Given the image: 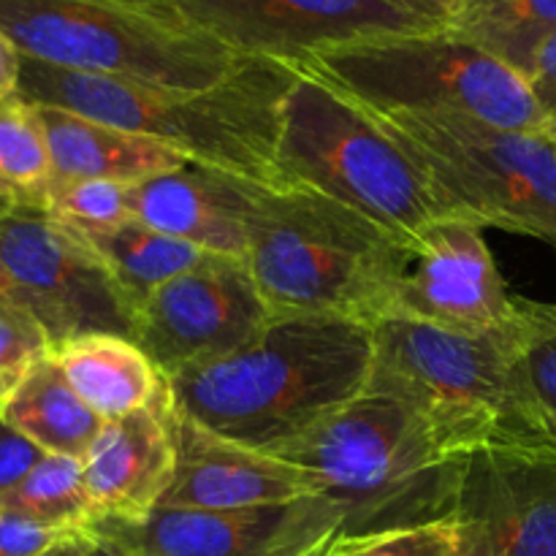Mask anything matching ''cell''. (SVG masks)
I'll use <instances>...</instances> for the list:
<instances>
[{"label":"cell","instance_id":"cell-1","mask_svg":"<svg viewBox=\"0 0 556 556\" xmlns=\"http://www.w3.org/2000/svg\"><path fill=\"white\" fill-rule=\"evenodd\" d=\"M369 375L372 326L271 315L248 345L166 378V389L182 416L269 454L358 400Z\"/></svg>","mask_w":556,"mask_h":556},{"label":"cell","instance_id":"cell-2","mask_svg":"<svg viewBox=\"0 0 556 556\" xmlns=\"http://www.w3.org/2000/svg\"><path fill=\"white\" fill-rule=\"evenodd\" d=\"M296 65L250 58L212 87H163L85 74L22 58L16 96L172 147L188 163L264 188H282L277 163L280 101Z\"/></svg>","mask_w":556,"mask_h":556},{"label":"cell","instance_id":"cell-3","mask_svg":"<svg viewBox=\"0 0 556 556\" xmlns=\"http://www.w3.org/2000/svg\"><path fill=\"white\" fill-rule=\"evenodd\" d=\"M269 454L313 478L348 538L454 521L467 465L418 413L372 391Z\"/></svg>","mask_w":556,"mask_h":556},{"label":"cell","instance_id":"cell-4","mask_svg":"<svg viewBox=\"0 0 556 556\" xmlns=\"http://www.w3.org/2000/svg\"><path fill=\"white\" fill-rule=\"evenodd\" d=\"M413 248L299 185L261 188L244 264L271 315L391 318Z\"/></svg>","mask_w":556,"mask_h":556},{"label":"cell","instance_id":"cell-5","mask_svg":"<svg viewBox=\"0 0 556 556\" xmlns=\"http://www.w3.org/2000/svg\"><path fill=\"white\" fill-rule=\"evenodd\" d=\"M277 163L288 185L348 206L410 248L432 223L454 217L367 109L302 68L280 101Z\"/></svg>","mask_w":556,"mask_h":556},{"label":"cell","instance_id":"cell-6","mask_svg":"<svg viewBox=\"0 0 556 556\" xmlns=\"http://www.w3.org/2000/svg\"><path fill=\"white\" fill-rule=\"evenodd\" d=\"M296 68L375 112L465 117L505 130H546L521 74L451 27L362 38L309 54Z\"/></svg>","mask_w":556,"mask_h":556},{"label":"cell","instance_id":"cell-7","mask_svg":"<svg viewBox=\"0 0 556 556\" xmlns=\"http://www.w3.org/2000/svg\"><path fill=\"white\" fill-rule=\"evenodd\" d=\"M0 33L22 58L163 87H212L242 58L163 9L128 0H0Z\"/></svg>","mask_w":556,"mask_h":556},{"label":"cell","instance_id":"cell-8","mask_svg":"<svg viewBox=\"0 0 556 556\" xmlns=\"http://www.w3.org/2000/svg\"><path fill=\"white\" fill-rule=\"evenodd\" d=\"M367 391L410 407L462 456L519 448L525 440L508 326L476 337L405 318L378 320Z\"/></svg>","mask_w":556,"mask_h":556},{"label":"cell","instance_id":"cell-9","mask_svg":"<svg viewBox=\"0 0 556 556\" xmlns=\"http://www.w3.org/2000/svg\"><path fill=\"white\" fill-rule=\"evenodd\" d=\"M367 112L421 168L448 215L532 237L556 253V147L546 130H505L438 114Z\"/></svg>","mask_w":556,"mask_h":556},{"label":"cell","instance_id":"cell-10","mask_svg":"<svg viewBox=\"0 0 556 556\" xmlns=\"http://www.w3.org/2000/svg\"><path fill=\"white\" fill-rule=\"evenodd\" d=\"M0 255L20 304L43 326L52 348L87 334L134 340V307L76 228L41 210H14L0 217Z\"/></svg>","mask_w":556,"mask_h":556},{"label":"cell","instance_id":"cell-11","mask_svg":"<svg viewBox=\"0 0 556 556\" xmlns=\"http://www.w3.org/2000/svg\"><path fill=\"white\" fill-rule=\"evenodd\" d=\"M242 58L299 65L362 38L448 27L405 0H155Z\"/></svg>","mask_w":556,"mask_h":556},{"label":"cell","instance_id":"cell-12","mask_svg":"<svg viewBox=\"0 0 556 556\" xmlns=\"http://www.w3.org/2000/svg\"><path fill=\"white\" fill-rule=\"evenodd\" d=\"M269 320L271 313L248 264L210 255L136 307L134 340L163 378H174L239 351Z\"/></svg>","mask_w":556,"mask_h":556},{"label":"cell","instance_id":"cell-13","mask_svg":"<svg viewBox=\"0 0 556 556\" xmlns=\"http://www.w3.org/2000/svg\"><path fill=\"white\" fill-rule=\"evenodd\" d=\"M98 538L134 556H315L342 535L326 497L237 510L155 508L147 519L98 521Z\"/></svg>","mask_w":556,"mask_h":556},{"label":"cell","instance_id":"cell-14","mask_svg":"<svg viewBox=\"0 0 556 556\" xmlns=\"http://www.w3.org/2000/svg\"><path fill=\"white\" fill-rule=\"evenodd\" d=\"M456 556H556V459L521 448L467 456Z\"/></svg>","mask_w":556,"mask_h":556},{"label":"cell","instance_id":"cell-15","mask_svg":"<svg viewBox=\"0 0 556 556\" xmlns=\"http://www.w3.org/2000/svg\"><path fill=\"white\" fill-rule=\"evenodd\" d=\"M516 307L483 228L465 217H443L413 242L391 318L481 337L510 326Z\"/></svg>","mask_w":556,"mask_h":556},{"label":"cell","instance_id":"cell-16","mask_svg":"<svg viewBox=\"0 0 556 556\" xmlns=\"http://www.w3.org/2000/svg\"><path fill=\"white\" fill-rule=\"evenodd\" d=\"M177 467L161 508L237 510L315 497L313 478L291 462L220 438L168 400Z\"/></svg>","mask_w":556,"mask_h":556},{"label":"cell","instance_id":"cell-17","mask_svg":"<svg viewBox=\"0 0 556 556\" xmlns=\"http://www.w3.org/2000/svg\"><path fill=\"white\" fill-rule=\"evenodd\" d=\"M81 465L98 521L134 525L161 508L177 467L168 389L152 407L103 424Z\"/></svg>","mask_w":556,"mask_h":556},{"label":"cell","instance_id":"cell-18","mask_svg":"<svg viewBox=\"0 0 556 556\" xmlns=\"http://www.w3.org/2000/svg\"><path fill=\"white\" fill-rule=\"evenodd\" d=\"M264 185L188 163L136 185L134 212L141 223L177 237L206 255L244 261L250 217Z\"/></svg>","mask_w":556,"mask_h":556},{"label":"cell","instance_id":"cell-19","mask_svg":"<svg viewBox=\"0 0 556 556\" xmlns=\"http://www.w3.org/2000/svg\"><path fill=\"white\" fill-rule=\"evenodd\" d=\"M36 106V103H33ZM43 139H47L52 177L65 179H114L139 185L157 174L188 166L179 152L150 136L79 117L54 106H36Z\"/></svg>","mask_w":556,"mask_h":556},{"label":"cell","instance_id":"cell-20","mask_svg":"<svg viewBox=\"0 0 556 556\" xmlns=\"http://www.w3.org/2000/svg\"><path fill=\"white\" fill-rule=\"evenodd\" d=\"M71 389L103 421L152 407L166 391V378L136 340L119 334H87L52 348Z\"/></svg>","mask_w":556,"mask_h":556},{"label":"cell","instance_id":"cell-21","mask_svg":"<svg viewBox=\"0 0 556 556\" xmlns=\"http://www.w3.org/2000/svg\"><path fill=\"white\" fill-rule=\"evenodd\" d=\"M0 416L47 454L76 459L87 454L106 424L71 389L54 356L43 358L22 380L20 389L0 405Z\"/></svg>","mask_w":556,"mask_h":556},{"label":"cell","instance_id":"cell-22","mask_svg":"<svg viewBox=\"0 0 556 556\" xmlns=\"http://www.w3.org/2000/svg\"><path fill=\"white\" fill-rule=\"evenodd\" d=\"M85 239L109 266L114 282L128 299L134 313L152 291L210 258L204 250L177 237H168V233L141 223L139 217L112 228V231L92 233Z\"/></svg>","mask_w":556,"mask_h":556},{"label":"cell","instance_id":"cell-23","mask_svg":"<svg viewBox=\"0 0 556 556\" xmlns=\"http://www.w3.org/2000/svg\"><path fill=\"white\" fill-rule=\"evenodd\" d=\"M448 27L527 79L556 33V0H465Z\"/></svg>","mask_w":556,"mask_h":556},{"label":"cell","instance_id":"cell-24","mask_svg":"<svg viewBox=\"0 0 556 556\" xmlns=\"http://www.w3.org/2000/svg\"><path fill=\"white\" fill-rule=\"evenodd\" d=\"M508 337L516 394L525 416L519 448L527 451L556 421V304L519 302Z\"/></svg>","mask_w":556,"mask_h":556},{"label":"cell","instance_id":"cell-25","mask_svg":"<svg viewBox=\"0 0 556 556\" xmlns=\"http://www.w3.org/2000/svg\"><path fill=\"white\" fill-rule=\"evenodd\" d=\"M52 179L36 106L16 92L0 96V199L16 210H43Z\"/></svg>","mask_w":556,"mask_h":556},{"label":"cell","instance_id":"cell-26","mask_svg":"<svg viewBox=\"0 0 556 556\" xmlns=\"http://www.w3.org/2000/svg\"><path fill=\"white\" fill-rule=\"evenodd\" d=\"M0 508L16 510L60 532H92V527L98 525L87 492L85 465L76 456H43L30 476L0 500Z\"/></svg>","mask_w":556,"mask_h":556},{"label":"cell","instance_id":"cell-27","mask_svg":"<svg viewBox=\"0 0 556 556\" xmlns=\"http://www.w3.org/2000/svg\"><path fill=\"white\" fill-rule=\"evenodd\" d=\"M134 193L136 185L114 179H52L41 212L58 217L85 237H92L134 220Z\"/></svg>","mask_w":556,"mask_h":556},{"label":"cell","instance_id":"cell-28","mask_svg":"<svg viewBox=\"0 0 556 556\" xmlns=\"http://www.w3.org/2000/svg\"><path fill=\"white\" fill-rule=\"evenodd\" d=\"M47 356L52 340L43 326L22 304H0V405Z\"/></svg>","mask_w":556,"mask_h":556},{"label":"cell","instance_id":"cell-29","mask_svg":"<svg viewBox=\"0 0 556 556\" xmlns=\"http://www.w3.org/2000/svg\"><path fill=\"white\" fill-rule=\"evenodd\" d=\"M454 521L416 527V530H394L380 535H340L329 556H456Z\"/></svg>","mask_w":556,"mask_h":556},{"label":"cell","instance_id":"cell-30","mask_svg":"<svg viewBox=\"0 0 556 556\" xmlns=\"http://www.w3.org/2000/svg\"><path fill=\"white\" fill-rule=\"evenodd\" d=\"M68 535H76V532L52 530L16 510L0 508V556H36Z\"/></svg>","mask_w":556,"mask_h":556},{"label":"cell","instance_id":"cell-31","mask_svg":"<svg viewBox=\"0 0 556 556\" xmlns=\"http://www.w3.org/2000/svg\"><path fill=\"white\" fill-rule=\"evenodd\" d=\"M43 456L47 451L38 448L30 438H25L0 416V500L14 492Z\"/></svg>","mask_w":556,"mask_h":556},{"label":"cell","instance_id":"cell-32","mask_svg":"<svg viewBox=\"0 0 556 556\" xmlns=\"http://www.w3.org/2000/svg\"><path fill=\"white\" fill-rule=\"evenodd\" d=\"M527 85L546 123H556V33L538 49L530 74H527Z\"/></svg>","mask_w":556,"mask_h":556},{"label":"cell","instance_id":"cell-33","mask_svg":"<svg viewBox=\"0 0 556 556\" xmlns=\"http://www.w3.org/2000/svg\"><path fill=\"white\" fill-rule=\"evenodd\" d=\"M20 63L22 54L9 43V38L0 33V96H11L20 85Z\"/></svg>","mask_w":556,"mask_h":556},{"label":"cell","instance_id":"cell-34","mask_svg":"<svg viewBox=\"0 0 556 556\" xmlns=\"http://www.w3.org/2000/svg\"><path fill=\"white\" fill-rule=\"evenodd\" d=\"M92 552H96V535L92 532H76V535L63 538L52 548L36 556H92Z\"/></svg>","mask_w":556,"mask_h":556},{"label":"cell","instance_id":"cell-35","mask_svg":"<svg viewBox=\"0 0 556 556\" xmlns=\"http://www.w3.org/2000/svg\"><path fill=\"white\" fill-rule=\"evenodd\" d=\"M405 3L416 5V9L427 11V14L438 16V20H443L445 25H451V20L459 14V9L465 5V0H405Z\"/></svg>","mask_w":556,"mask_h":556},{"label":"cell","instance_id":"cell-36","mask_svg":"<svg viewBox=\"0 0 556 556\" xmlns=\"http://www.w3.org/2000/svg\"><path fill=\"white\" fill-rule=\"evenodd\" d=\"M3 302H14V304H20V296H16L14 277H11L9 266H5L3 255H0V304H3Z\"/></svg>","mask_w":556,"mask_h":556},{"label":"cell","instance_id":"cell-37","mask_svg":"<svg viewBox=\"0 0 556 556\" xmlns=\"http://www.w3.org/2000/svg\"><path fill=\"white\" fill-rule=\"evenodd\" d=\"M92 535H96V532H92ZM331 546H334V543H331ZM329 548H324V552H318L315 556H326L329 554ZM92 556H134V554H128L125 548L114 546L112 541H103V538L96 535V552H92Z\"/></svg>","mask_w":556,"mask_h":556},{"label":"cell","instance_id":"cell-38","mask_svg":"<svg viewBox=\"0 0 556 556\" xmlns=\"http://www.w3.org/2000/svg\"><path fill=\"white\" fill-rule=\"evenodd\" d=\"M14 210H16V206L11 204V201L0 199V217H3V215H9V212H14Z\"/></svg>","mask_w":556,"mask_h":556},{"label":"cell","instance_id":"cell-39","mask_svg":"<svg viewBox=\"0 0 556 556\" xmlns=\"http://www.w3.org/2000/svg\"><path fill=\"white\" fill-rule=\"evenodd\" d=\"M128 3H139V5H147V9H161V5H157L155 0H128Z\"/></svg>","mask_w":556,"mask_h":556},{"label":"cell","instance_id":"cell-40","mask_svg":"<svg viewBox=\"0 0 556 556\" xmlns=\"http://www.w3.org/2000/svg\"><path fill=\"white\" fill-rule=\"evenodd\" d=\"M546 134H548V139L554 141V147H556V123L548 125V128H546Z\"/></svg>","mask_w":556,"mask_h":556},{"label":"cell","instance_id":"cell-41","mask_svg":"<svg viewBox=\"0 0 556 556\" xmlns=\"http://www.w3.org/2000/svg\"><path fill=\"white\" fill-rule=\"evenodd\" d=\"M326 556H329V554H326Z\"/></svg>","mask_w":556,"mask_h":556}]
</instances>
